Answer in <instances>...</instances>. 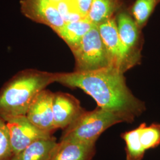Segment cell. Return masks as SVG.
Wrapping results in <instances>:
<instances>
[{"instance_id": "obj_1", "label": "cell", "mask_w": 160, "mask_h": 160, "mask_svg": "<svg viewBox=\"0 0 160 160\" xmlns=\"http://www.w3.org/2000/svg\"><path fill=\"white\" fill-rule=\"evenodd\" d=\"M55 82L82 90L97 106L117 115L123 123H132L146 110L145 103L126 85L124 73L113 67L87 72L57 73Z\"/></svg>"}, {"instance_id": "obj_2", "label": "cell", "mask_w": 160, "mask_h": 160, "mask_svg": "<svg viewBox=\"0 0 160 160\" xmlns=\"http://www.w3.org/2000/svg\"><path fill=\"white\" fill-rule=\"evenodd\" d=\"M57 74L30 68L16 73L0 90V116L6 120L12 117L26 116L39 93L55 82Z\"/></svg>"}, {"instance_id": "obj_3", "label": "cell", "mask_w": 160, "mask_h": 160, "mask_svg": "<svg viewBox=\"0 0 160 160\" xmlns=\"http://www.w3.org/2000/svg\"><path fill=\"white\" fill-rule=\"evenodd\" d=\"M120 123L123 122L117 115L97 106L92 111L86 110L63 129L60 140L96 143L104 132Z\"/></svg>"}, {"instance_id": "obj_4", "label": "cell", "mask_w": 160, "mask_h": 160, "mask_svg": "<svg viewBox=\"0 0 160 160\" xmlns=\"http://www.w3.org/2000/svg\"><path fill=\"white\" fill-rule=\"evenodd\" d=\"M71 52L74 57L76 72H91L111 67L108 52L96 24L93 25L78 46Z\"/></svg>"}, {"instance_id": "obj_5", "label": "cell", "mask_w": 160, "mask_h": 160, "mask_svg": "<svg viewBox=\"0 0 160 160\" xmlns=\"http://www.w3.org/2000/svg\"><path fill=\"white\" fill-rule=\"evenodd\" d=\"M97 26L108 52L111 67L125 73L128 70L139 64L132 57L120 40L114 17Z\"/></svg>"}, {"instance_id": "obj_6", "label": "cell", "mask_w": 160, "mask_h": 160, "mask_svg": "<svg viewBox=\"0 0 160 160\" xmlns=\"http://www.w3.org/2000/svg\"><path fill=\"white\" fill-rule=\"evenodd\" d=\"M114 18L122 42L132 57L141 63L144 43L142 30L138 26L129 10L124 6L116 13Z\"/></svg>"}, {"instance_id": "obj_7", "label": "cell", "mask_w": 160, "mask_h": 160, "mask_svg": "<svg viewBox=\"0 0 160 160\" xmlns=\"http://www.w3.org/2000/svg\"><path fill=\"white\" fill-rule=\"evenodd\" d=\"M5 120L10 134L13 156L35 141L53 135L34 126L26 116L12 117Z\"/></svg>"}, {"instance_id": "obj_8", "label": "cell", "mask_w": 160, "mask_h": 160, "mask_svg": "<svg viewBox=\"0 0 160 160\" xmlns=\"http://www.w3.org/2000/svg\"><path fill=\"white\" fill-rule=\"evenodd\" d=\"M20 10L26 17L35 23L46 25L56 32L65 22L51 0H20Z\"/></svg>"}, {"instance_id": "obj_9", "label": "cell", "mask_w": 160, "mask_h": 160, "mask_svg": "<svg viewBox=\"0 0 160 160\" xmlns=\"http://www.w3.org/2000/svg\"><path fill=\"white\" fill-rule=\"evenodd\" d=\"M52 109L56 130L65 129L86 111L76 97L63 92H53Z\"/></svg>"}, {"instance_id": "obj_10", "label": "cell", "mask_w": 160, "mask_h": 160, "mask_svg": "<svg viewBox=\"0 0 160 160\" xmlns=\"http://www.w3.org/2000/svg\"><path fill=\"white\" fill-rule=\"evenodd\" d=\"M53 92L47 89L42 90L31 103L26 114L34 126L51 134L57 131L53 123Z\"/></svg>"}, {"instance_id": "obj_11", "label": "cell", "mask_w": 160, "mask_h": 160, "mask_svg": "<svg viewBox=\"0 0 160 160\" xmlns=\"http://www.w3.org/2000/svg\"><path fill=\"white\" fill-rule=\"evenodd\" d=\"M96 153V143L60 140L51 160H92Z\"/></svg>"}, {"instance_id": "obj_12", "label": "cell", "mask_w": 160, "mask_h": 160, "mask_svg": "<svg viewBox=\"0 0 160 160\" xmlns=\"http://www.w3.org/2000/svg\"><path fill=\"white\" fill-rule=\"evenodd\" d=\"M58 143L53 135L40 138L14 155L11 160H51Z\"/></svg>"}, {"instance_id": "obj_13", "label": "cell", "mask_w": 160, "mask_h": 160, "mask_svg": "<svg viewBox=\"0 0 160 160\" xmlns=\"http://www.w3.org/2000/svg\"><path fill=\"white\" fill-rule=\"evenodd\" d=\"M94 24L88 17H84L76 22L65 23L55 33L72 51L78 46L84 35Z\"/></svg>"}, {"instance_id": "obj_14", "label": "cell", "mask_w": 160, "mask_h": 160, "mask_svg": "<svg viewBox=\"0 0 160 160\" xmlns=\"http://www.w3.org/2000/svg\"><path fill=\"white\" fill-rule=\"evenodd\" d=\"M123 6L124 0H92L87 17L98 25L114 17Z\"/></svg>"}, {"instance_id": "obj_15", "label": "cell", "mask_w": 160, "mask_h": 160, "mask_svg": "<svg viewBox=\"0 0 160 160\" xmlns=\"http://www.w3.org/2000/svg\"><path fill=\"white\" fill-rule=\"evenodd\" d=\"M140 125L137 128L123 132L120 137L125 142L126 160H142L146 150L140 139Z\"/></svg>"}, {"instance_id": "obj_16", "label": "cell", "mask_w": 160, "mask_h": 160, "mask_svg": "<svg viewBox=\"0 0 160 160\" xmlns=\"http://www.w3.org/2000/svg\"><path fill=\"white\" fill-rule=\"evenodd\" d=\"M160 3V0H135L129 9L138 26L143 30L149 19Z\"/></svg>"}, {"instance_id": "obj_17", "label": "cell", "mask_w": 160, "mask_h": 160, "mask_svg": "<svg viewBox=\"0 0 160 160\" xmlns=\"http://www.w3.org/2000/svg\"><path fill=\"white\" fill-rule=\"evenodd\" d=\"M141 127L140 139L144 149L147 151L158 147L160 145V123H152L148 126L145 123Z\"/></svg>"}, {"instance_id": "obj_18", "label": "cell", "mask_w": 160, "mask_h": 160, "mask_svg": "<svg viewBox=\"0 0 160 160\" xmlns=\"http://www.w3.org/2000/svg\"><path fill=\"white\" fill-rule=\"evenodd\" d=\"M65 23H70L84 18L72 0H61L54 2Z\"/></svg>"}, {"instance_id": "obj_19", "label": "cell", "mask_w": 160, "mask_h": 160, "mask_svg": "<svg viewBox=\"0 0 160 160\" xmlns=\"http://www.w3.org/2000/svg\"><path fill=\"white\" fill-rule=\"evenodd\" d=\"M12 157V143L6 121L0 116V160H11Z\"/></svg>"}, {"instance_id": "obj_20", "label": "cell", "mask_w": 160, "mask_h": 160, "mask_svg": "<svg viewBox=\"0 0 160 160\" xmlns=\"http://www.w3.org/2000/svg\"><path fill=\"white\" fill-rule=\"evenodd\" d=\"M83 17H87L92 0H72Z\"/></svg>"}, {"instance_id": "obj_21", "label": "cell", "mask_w": 160, "mask_h": 160, "mask_svg": "<svg viewBox=\"0 0 160 160\" xmlns=\"http://www.w3.org/2000/svg\"><path fill=\"white\" fill-rule=\"evenodd\" d=\"M52 1H53V2H58V1H61V0H51Z\"/></svg>"}]
</instances>
